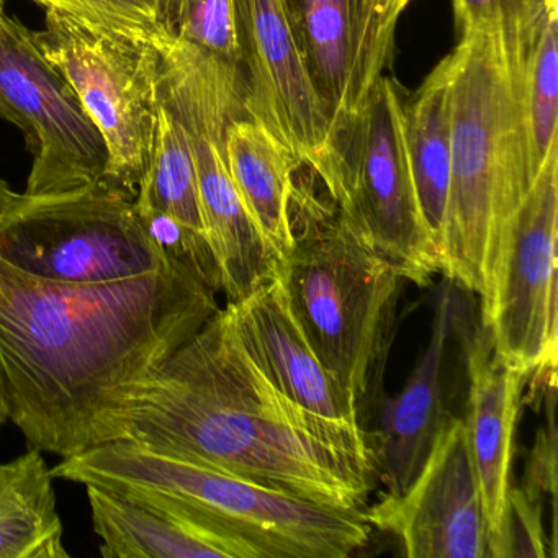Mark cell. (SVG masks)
Instances as JSON below:
<instances>
[{"label": "cell", "mask_w": 558, "mask_h": 558, "mask_svg": "<svg viewBox=\"0 0 558 558\" xmlns=\"http://www.w3.org/2000/svg\"><path fill=\"white\" fill-rule=\"evenodd\" d=\"M159 102L184 130L205 228L228 303L250 295L280 269L244 208L228 169L227 130L246 112V84L233 64L191 45H172L159 63Z\"/></svg>", "instance_id": "6"}, {"label": "cell", "mask_w": 558, "mask_h": 558, "mask_svg": "<svg viewBox=\"0 0 558 558\" xmlns=\"http://www.w3.org/2000/svg\"><path fill=\"white\" fill-rule=\"evenodd\" d=\"M227 308L244 348L283 395L316 416L362 424L357 398L332 377L306 338L280 269Z\"/></svg>", "instance_id": "14"}, {"label": "cell", "mask_w": 558, "mask_h": 558, "mask_svg": "<svg viewBox=\"0 0 558 558\" xmlns=\"http://www.w3.org/2000/svg\"><path fill=\"white\" fill-rule=\"evenodd\" d=\"M5 12H4V0H0V21L4 19Z\"/></svg>", "instance_id": "31"}, {"label": "cell", "mask_w": 558, "mask_h": 558, "mask_svg": "<svg viewBox=\"0 0 558 558\" xmlns=\"http://www.w3.org/2000/svg\"><path fill=\"white\" fill-rule=\"evenodd\" d=\"M247 117L302 168L315 171L331 143V120L296 44L283 0H234Z\"/></svg>", "instance_id": "12"}, {"label": "cell", "mask_w": 558, "mask_h": 558, "mask_svg": "<svg viewBox=\"0 0 558 558\" xmlns=\"http://www.w3.org/2000/svg\"><path fill=\"white\" fill-rule=\"evenodd\" d=\"M143 230L195 279L221 289L220 267L205 228L197 178L184 130L159 102L151 151L133 201Z\"/></svg>", "instance_id": "16"}, {"label": "cell", "mask_w": 558, "mask_h": 558, "mask_svg": "<svg viewBox=\"0 0 558 558\" xmlns=\"http://www.w3.org/2000/svg\"><path fill=\"white\" fill-rule=\"evenodd\" d=\"M107 442L349 511H362L374 476L362 424L325 420L283 395L244 348L227 306L97 421L89 447Z\"/></svg>", "instance_id": "2"}, {"label": "cell", "mask_w": 558, "mask_h": 558, "mask_svg": "<svg viewBox=\"0 0 558 558\" xmlns=\"http://www.w3.org/2000/svg\"><path fill=\"white\" fill-rule=\"evenodd\" d=\"M558 143L509 220L482 328L493 359L522 374L557 372Z\"/></svg>", "instance_id": "10"}, {"label": "cell", "mask_w": 558, "mask_h": 558, "mask_svg": "<svg viewBox=\"0 0 558 558\" xmlns=\"http://www.w3.org/2000/svg\"><path fill=\"white\" fill-rule=\"evenodd\" d=\"M218 310L217 292L171 263L102 286L28 276L0 259V374L8 420L66 459Z\"/></svg>", "instance_id": "1"}, {"label": "cell", "mask_w": 558, "mask_h": 558, "mask_svg": "<svg viewBox=\"0 0 558 558\" xmlns=\"http://www.w3.org/2000/svg\"><path fill=\"white\" fill-rule=\"evenodd\" d=\"M522 126L532 182L558 143V12L545 21L522 61Z\"/></svg>", "instance_id": "23"}, {"label": "cell", "mask_w": 558, "mask_h": 558, "mask_svg": "<svg viewBox=\"0 0 558 558\" xmlns=\"http://www.w3.org/2000/svg\"><path fill=\"white\" fill-rule=\"evenodd\" d=\"M53 475L31 447L0 488V558H66Z\"/></svg>", "instance_id": "22"}, {"label": "cell", "mask_w": 558, "mask_h": 558, "mask_svg": "<svg viewBox=\"0 0 558 558\" xmlns=\"http://www.w3.org/2000/svg\"><path fill=\"white\" fill-rule=\"evenodd\" d=\"M368 525L398 538L404 557L488 558L482 496L465 423L447 416L416 478L364 511Z\"/></svg>", "instance_id": "13"}, {"label": "cell", "mask_w": 558, "mask_h": 558, "mask_svg": "<svg viewBox=\"0 0 558 558\" xmlns=\"http://www.w3.org/2000/svg\"><path fill=\"white\" fill-rule=\"evenodd\" d=\"M159 21L169 37L243 68L234 0H159Z\"/></svg>", "instance_id": "24"}, {"label": "cell", "mask_w": 558, "mask_h": 558, "mask_svg": "<svg viewBox=\"0 0 558 558\" xmlns=\"http://www.w3.org/2000/svg\"><path fill=\"white\" fill-rule=\"evenodd\" d=\"M106 558H260L246 542L149 493L86 486Z\"/></svg>", "instance_id": "18"}, {"label": "cell", "mask_w": 558, "mask_h": 558, "mask_svg": "<svg viewBox=\"0 0 558 558\" xmlns=\"http://www.w3.org/2000/svg\"><path fill=\"white\" fill-rule=\"evenodd\" d=\"M547 401V426H542L531 452V462L525 473L524 485L532 495L544 498L557 496V427H555V378H551Z\"/></svg>", "instance_id": "28"}, {"label": "cell", "mask_w": 558, "mask_h": 558, "mask_svg": "<svg viewBox=\"0 0 558 558\" xmlns=\"http://www.w3.org/2000/svg\"><path fill=\"white\" fill-rule=\"evenodd\" d=\"M457 32H499L512 51L525 57L558 0H452Z\"/></svg>", "instance_id": "25"}, {"label": "cell", "mask_w": 558, "mask_h": 558, "mask_svg": "<svg viewBox=\"0 0 558 558\" xmlns=\"http://www.w3.org/2000/svg\"><path fill=\"white\" fill-rule=\"evenodd\" d=\"M12 470H14V460L8 463H0V488L4 486L5 482H8L9 475H11Z\"/></svg>", "instance_id": "30"}, {"label": "cell", "mask_w": 558, "mask_h": 558, "mask_svg": "<svg viewBox=\"0 0 558 558\" xmlns=\"http://www.w3.org/2000/svg\"><path fill=\"white\" fill-rule=\"evenodd\" d=\"M403 133L417 207L442 256L452 172L449 58L434 68L416 93H404Z\"/></svg>", "instance_id": "19"}, {"label": "cell", "mask_w": 558, "mask_h": 558, "mask_svg": "<svg viewBox=\"0 0 558 558\" xmlns=\"http://www.w3.org/2000/svg\"><path fill=\"white\" fill-rule=\"evenodd\" d=\"M53 478L116 493H149L246 542L260 558H345L368 544L364 511L331 508L205 463L130 442L61 459Z\"/></svg>", "instance_id": "4"}, {"label": "cell", "mask_w": 558, "mask_h": 558, "mask_svg": "<svg viewBox=\"0 0 558 558\" xmlns=\"http://www.w3.org/2000/svg\"><path fill=\"white\" fill-rule=\"evenodd\" d=\"M450 64L449 210L442 276L485 296L502 233L531 187L521 77L524 57L499 32L462 35Z\"/></svg>", "instance_id": "3"}, {"label": "cell", "mask_w": 558, "mask_h": 558, "mask_svg": "<svg viewBox=\"0 0 558 558\" xmlns=\"http://www.w3.org/2000/svg\"><path fill=\"white\" fill-rule=\"evenodd\" d=\"M0 117L24 132L34 155L24 194H73L107 181L99 130L34 32L9 15L0 21Z\"/></svg>", "instance_id": "11"}, {"label": "cell", "mask_w": 558, "mask_h": 558, "mask_svg": "<svg viewBox=\"0 0 558 558\" xmlns=\"http://www.w3.org/2000/svg\"><path fill=\"white\" fill-rule=\"evenodd\" d=\"M19 192L12 191L11 185L0 178V221L8 217L9 211L21 201Z\"/></svg>", "instance_id": "29"}, {"label": "cell", "mask_w": 558, "mask_h": 558, "mask_svg": "<svg viewBox=\"0 0 558 558\" xmlns=\"http://www.w3.org/2000/svg\"><path fill=\"white\" fill-rule=\"evenodd\" d=\"M542 498L527 489L511 488L508 509V545L511 557H547V537L542 522Z\"/></svg>", "instance_id": "27"}, {"label": "cell", "mask_w": 558, "mask_h": 558, "mask_svg": "<svg viewBox=\"0 0 558 558\" xmlns=\"http://www.w3.org/2000/svg\"><path fill=\"white\" fill-rule=\"evenodd\" d=\"M290 227L280 272L293 313L319 361L361 403L384 364L403 277L329 195L296 178Z\"/></svg>", "instance_id": "5"}, {"label": "cell", "mask_w": 558, "mask_h": 558, "mask_svg": "<svg viewBox=\"0 0 558 558\" xmlns=\"http://www.w3.org/2000/svg\"><path fill=\"white\" fill-rule=\"evenodd\" d=\"M361 0H283L310 76L331 120V135L352 112Z\"/></svg>", "instance_id": "21"}, {"label": "cell", "mask_w": 558, "mask_h": 558, "mask_svg": "<svg viewBox=\"0 0 558 558\" xmlns=\"http://www.w3.org/2000/svg\"><path fill=\"white\" fill-rule=\"evenodd\" d=\"M403 99V87L384 74L332 132L325 159L312 172L401 277L426 287L442 274V256L424 227L411 184Z\"/></svg>", "instance_id": "7"}, {"label": "cell", "mask_w": 558, "mask_h": 558, "mask_svg": "<svg viewBox=\"0 0 558 558\" xmlns=\"http://www.w3.org/2000/svg\"><path fill=\"white\" fill-rule=\"evenodd\" d=\"M465 349L469 410L463 423L482 496L488 558H509L512 457L529 375L502 367L493 359L492 345L482 326Z\"/></svg>", "instance_id": "15"}, {"label": "cell", "mask_w": 558, "mask_h": 558, "mask_svg": "<svg viewBox=\"0 0 558 558\" xmlns=\"http://www.w3.org/2000/svg\"><path fill=\"white\" fill-rule=\"evenodd\" d=\"M34 34L106 143L107 181L136 197L159 109V48L54 11H47L44 31Z\"/></svg>", "instance_id": "9"}, {"label": "cell", "mask_w": 558, "mask_h": 558, "mask_svg": "<svg viewBox=\"0 0 558 558\" xmlns=\"http://www.w3.org/2000/svg\"><path fill=\"white\" fill-rule=\"evenodd\" d=\"M453 283L439 287L430 338L400 391L380 404V427L371 440L374 473L385 495H401L416 478L449 413L444 401V359L457 322Z\"/></svg>", "instance_id": "17"}, {"label": "cell", "mask_w": 558, "mask_h": 558, "mask_svg": "<svg viewBox=\"0 0 558 558\" xmlns=\"http://www.w3.org/2000/svg\"><path fill=\"white\" fill-rule=\"evenodd\" d=\"M225 149L244 208L282 263L292 247L290 197L302 166L289 149L251 119H240L228 126Z\"/></svg>", "instance_id": "20"}, {"label": "cell", "mask_w": 558, "mask_h": 558, "mask_svg": "<svg viewBox=\"0 0 558 558\" xmlns=\"http://www.w3.org/2000/svg\"><path fill=\"white\" fill-rule=\"evenodd\" d=\"M135 195L102 181L73 194L21 201L0 223V259L68 286H102L172 263L146 234Z\"/></svg>", "instance_id": "8"}, {"label": "cell", "mask_w": 558, "mask_h": 558, "mask_svg": "<svg viewBox=\"0 0 558 558\" xmlns=\"http://www.w3.org/2000/svg\"><path fill=\"white\" fill-rule=\"evenodd\" d=\"M47 11L84 19L161 48L169 35L159 21V0H34Z\"/></svg>", "instance_id": "26"}]
</instances>
